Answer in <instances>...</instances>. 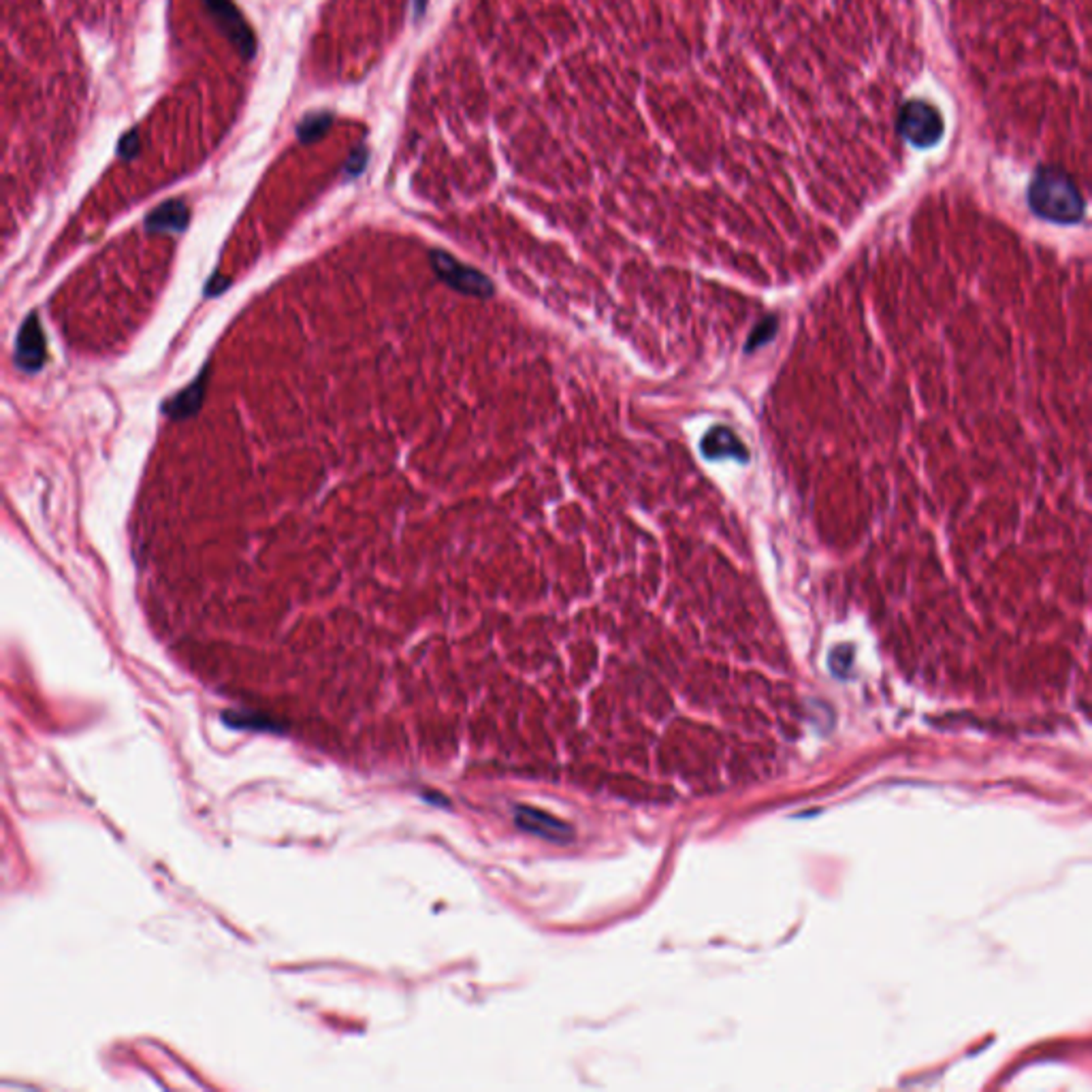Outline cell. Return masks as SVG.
I'll use <instances>...</instances> for the list:
<instances>
[{"instance_id":"obj_4","label":"cell","mask_w":1092,"mask_h":1092,"mask_svg":"<svg viewBox=\"0 0 1092 1092\" xmlns=\"http://www.w3.org/2000/svg\"><path fill=\"white\" fill-rule=\"evenodd\" d=\"M701 450L708 461H726V459L739 461V463L750 461V448H747L745 442L726 425L710 427L701 442Z\"/></svg>"},{"instance_id":"obj_7","label":"cell","mask_w":1092,"mask_h":1092,"mask_svg":"<svg viewBox=\"0 0 1092 1092\" xmlns=\"http://www.w3.org/2000/svg\"><path fill=\"white\" fill-rule=\"evenodd\" d=\"M325 125H329V120H327L325 116H321L318 120H314V118L305 120V122H303V127L299 129V137H301L303 141H305V139H316V137H318L316 127H325Z\"/></svg>"},{"instance_id":"obj_1","label":"cell","mask_w":1092,"mask_h":1092,"mask_svg":"<svg viewBox=\"0 0 1092 1092\" xmlns=\"http://www.w3.org/2000/svg\"><path fill=\"white\" fill-rule=\"evenodd\" d=\"M1028 203L1037 216L1061 225L1077 223L1086 207L1073 180L1054 167L1037 171L1028 188Z\"/></svg>"},{"instance_id":"obj_5","label":"cell","mask_w":1092,"mask_h":1092,"mask_svg":"<svg viewBox=\"0 0 1092 1092\" xmlns=\"http://www.w3.org/2000/svg\"><path fill=\"white\" fill-rule=\"evenodd\" d=\"M207 9H210V14L218 20L220 28L227 32L229 39L235 43V47H239V52L245 58H252L254 56V36L252 30L248 28V24L243 22L239 11L233 7L229 0H205Z\"/></svg>"},{"instance_id":"obj_2","label":"cell","mask_w":1092,"mask_h":1092,"mask_svg":"<svg viewBox=\"0 0 1092 1092\" xmlns=\"http://www.w3.org/2000/svg\"><path fill=\"white\" fill-rule=\"evenodd\" d=\"M899 130L915 147H932L943 134V118L930 103L911 101L903 107Z\"/></svg>"},{"instance_id":"obj_6","label":"cell","mask_w":1092,"mask_h":1092,"mask_svg":"<svg viewBox=\"0 0 1092 1092\" xmlns=\"http://www.w3.org/2000/svg\"><path fill=\"white\" fill-rule=\"evenodd\" d=\"M777 329H779V321H777V318H775V316H766L764 321H759V325H755V329L752 331L750 341H747V350L754 352L755 348L764 346V343H768L772 338H775Z\"/></svg>"},{"instance_id":"obj_3","label":"cell","mask_w":1092,"mask_h":1092,"mask_svg":"<svg viewBox=\"0 0 1092 1092\" xmlns=\"http://www.w3.org/2000/svg\"><path fill=\"white\" fill-rule=\"evenodd\" d=\"M432 261L440 278L448 282V285L452 288H457L459 292L474 294V297H491V294H494V285H491V280L487 276L476 272L472 267L461 265L459 261L452 259V256L444 252H434Z\"/></svg>"}]
</instances>
